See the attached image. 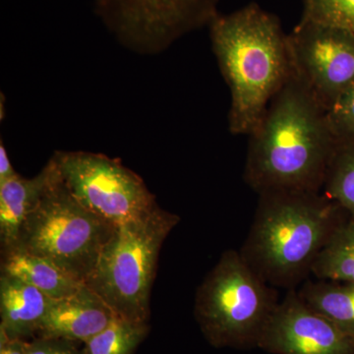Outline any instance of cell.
Masks as SVG:
<instances>
[{"mask_svg":"<svg viewBox=\"0 0 354 354\" xmlns=\"http://www.w3.org/2000/svg\"><path fill=\"white\" fill-rule=\"evenodd\" d=\"M221 0H95V12L114 38L140 55L167 50L208 26Z\"/></svg>","mask_w":354,"mask_h":354,"instance_id":"cell-8","label":"cell"},{"mask_svg":"<svg viewBox=\"0 0 354 354\" xmlns=\"http://www.w3.org/2000/svg\"><path fill=\"white\" fill-rule=\"evenodd\" d=\"M249 136L244 180L256 193L322 192L337 141L293 67Z\"/></svg>","mask_w":354,"mask_h":354,"instance_id":"cell-1","label":"cell"},{"mask_svg":"<svg viewBox=\"0 0 354 354\" xmlns=\"http://www.w3.org/2000/svg\"><path fill=\"white\" fill-rule=\"evenodd\" d=\"M53 158L72 196L115 227L138 220L158 206L143 179L120 160L81 151H57Z\"/></svg>","mask_w":354,"mask_h":354,"instance_id":"cell-7","label":"cell"},{"mask_svg":"<svg viewBox=\"0 0 354 354\" xmlns=\"http://www.w3.org/2000/svg\"><path fill=\"white\" fill-rule=\"evenodd\" d=\"M258 348L272 354H354V337L307 306L297 290H290L270 318Z\"/></svg>","mask_w":354,"mask_h":354,"instance_id":"cell-10","label":"cell"},{"mask_svg":"<svg viewBox=\"0 0 354 354\" xmlns=\"http://www.w3.org/2000/svg\"><path fill=\"white\" fill-rule=\"evenodd\" d=\"M113 309L84 283L69 297L51 299L38 337L87 342L113 322Z\"/></svg>","mask_w":354,"mask_h":354,"instance_id":"cell-11","label":"cell"},{"mask_svg":"<svg viewBox=\"0 0 354 354\" xmlns=\"http://www.w3.org/2000/svg\"><path fill=\"white\" fill-rule=\"evenodd\" d=\"M208 27L232 97L230 131L251 135L292 71L288 36L276 16L254 3L216 14Z\"/></svg>","mask_w":354,"mask_h":354,"instance_id":"cell-2","label":"cell"},{"mask_svg":"<svg viewBox=\"0 0 354 354\" xmlns=\"http://www.w3.org/2000/svg\"><path fill=\"white\" fill-rule=\"evenodd\" d=\"M297 291L307 306L354 337V283L307 279Z\"/></svg>","mask_w":354,"mask_h":354,"instance_id":"cell-15","label":"cell"},{"mask_svg":"<svg viewBox=\"0 0 354 354\" xmlns=\"http://www.w3.org/2000/svg\"><path fill=\"white\" fill-rule=\"evenodd\" d=\"M26 354H86L77 346V342L58 337H37L28 342Z\"/></svg>","mask_w":354,"mask_h":354,"instance_id":"cell-21","label":"cell"},{"mask_svg":"<svg viewBox=\"0 0 354 354\" xmlns=\"http://www.w3.org/2000/svg\"><path fill=\"white\" fill-rule=\"evenodd\" d=\"M302 19L354 34V0H304Z\"/></svg>","mask_w":354,"mask_h":354,"instance_id":"cell-19","label":"cell"},{"mask_svg":"<svg viewBox=\"0 0 354 354\" xmlns=\"http://www.w3.org/2000/svg\"><path fill=\"white\" fill-rule=\"evenodd\" d=\"M279 304L276 288L258 276L241 252L227 250L198 288L194 315L212 346L248 349L258 348Z\"/></svg>","mask_w":354,"mask_h":354,"instance_id":"cell-5","label":"cell"},{"mask_svg":"<svg viewBox=\"0 0 354 354\" xmlns=\"http://www.w3.org/2000/svg\"><path fill=\"white\" fill-rule=\"evenodd\" d=\"M18 172L14 169L10 160H9L8 153H7L6 146L3 142L0 143V183L12 178L17 176Z\"/></svg>","mask_w":354,"mask_h":354,"instance_id":"cell-23","label":"cell"},{"mask_svg":"<svg viewBox=\"0 0 354 354\" xmlns=\"http://www.w3.org/2000/svg\"><path fill=\"white\" fill-rule=\"evenodd\" d=\"M55 164L50 183L26 218L13 250L50 261L85 283L116 227L72 196Z\"/></svg>","mask_w":354,"mask_h":354,"instance_id":"cell-6","label":"cell"},{"mask_svg":"<svg viewBox=\"0 0 354 354\" xmlns=\"http://www.w3.org/2000/svg\"><path fill=\"white\" fill-rule=\"evenodd\" d=\"M28 341L21 339H10L0 330V354H26Z\"/></svg>","mask_w":354,"mask_h":354,"instance_id":"cell-22","label":"cell"},{"mask_svg":"<svg viewBox=\"0 0 354 354\" xmlns=\"http://www.w3.org/2000/svg\"><path fill=\"white\" fill-rule=\"evenodd\" d=\"M327 118L337 143L354 139V84L327 111Z\"/></svg>","mask_w":354,"mask_h":354,"instance_id":"cell-20","label":"cell"},{"mask_svg":"<svg viewBox=\"0 0 354 354\" xmlns=\"http://www.w3.org/2000/svg\"><path fill=\"white\" fill-rule=\"evenodd\" d=\"M55 169V160L50 158L36 176L25 178L18 174L0 183V242L2 252H8L17 246L26 218L50 183Z\"/></svg>","mask_w":354,"mask_h":354,"instance_id":"cell-12","label":"cell"},{"mask_svg":"<svg viewBox=\"0 0 354 354\" xmlns=\"http://www.w3.org/2000/svg\"><path fill=\"white\" fill-rule=\"evenodd\" d=\"M322 192L354 218V139L337 143Z\"/></svg>","mask_w":354,"mask_h":354,"instance_id":"cell-17","label":"cell"},{"mask_svg":"<svg viewBox=\"0 0 354 354\" xmlns=\"http://www.w3.org/2000/svg\"><path fill=\"white\" fill-rule=\"evenodd\" d=\"M179 221L158 206L148 215L116 227L85 285L116 315L148 323L158 255Z\"/></svg>","mask_w":354,"mask_h":354,"instance_id":"cell-4","label":"cell"},{"mask_svg":"<svg viewBox=\"0 0 354 354\" xmlns=\"http://www.w3.org/2000/svg\"><path fill=\"white\" fill-rule=\"evenodd\" d=\"M51 298L14 277L0 278V330L10 339H26L38 334Z\"/></svg>","mask_w":354,"mask_h":354,"instance_id":"cell-13","label":"cell"},{"mask_svg":"<svg viewBox=\"0 0 354 354\" xmlns=\"http://www.w3.org/2000/svg\"><path fill=\"white\" fill-rule=\"evenodd\" d=\"M242 258L274 288L297 290L348 214L323 192L259 195Z\"/></svg>","mask_w":354,"mask_h":354,"instance_id":"cell-3","label":"cell"},{"mask_svg":"<svg viewBox=\"0 0 354 354\" xmlns=\"http://www.w3.org/2000/svg\"><path fill=\"white\" fill-rule=\"evenodd\" d=\"M288 39L295 73L329 111L354 84V34L301 19Z\"/></svg>","mask_w":354,"mask_h":354,"instance_id":"cell-9","label":"cell"},{"mask_svg":"<svg viewBox=\"0 0 354 354\" xmlns=\"http://www.w3.org/2000/svg\"><path fill=\"white\" fill-rule=\"evenodd\" d=\"M148 323L116 315L108 327L85 342L86 354H133L148 335Z\"/></svg>","mask_w":354,"mask_h":354,"instance_id":"cell-18","label":"cell"},{"mask_svg":"<svg viewBox=\"0 0 354 354\" xmlns=\"http://www.w3.org/2000/svg\"><path fill=\"white\" fill-rule=\"evenodd\" d=\"M317 279L354 283V218L335 230L312 269Z\"/></svg>","mask_w":354,"mask_h":354,"instance_id":"cell-16","label":"cell"},{"mask_svg":"<svg viewBox=\"0 0 354 354\" xmlns=\"http://www.w3.org/2000/svg\"><path fill=\"white\" fill-rule=\"evenodd\" d=\"M3 254L1 274L25 281L51 299L69 297L84 285L57 265L34 254L17 249Z\"/></svg>","mask_w":354,"mask_h":354,"instance_id":"cell-14","label":"cell"}]
</instances>
